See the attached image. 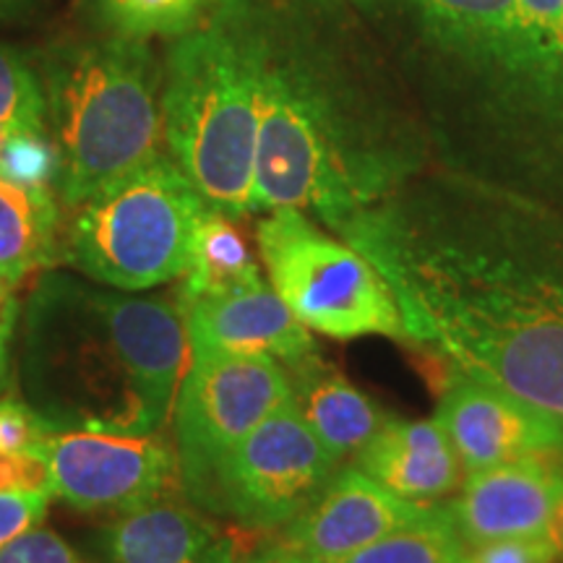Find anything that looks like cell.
Here are the masks:
<instances>
[{
	"label": "cell",
	"mask_w": 563,
	"mask_h": 563,
	"mask_svg": "<svg viewBox=\"0 0 563 563\" xmlns=\"http://www.w3.org/2000/svg\"><path fill=\"white\" fill-rule=\"evenodd\" d=\"M382 274L405 340L563 422V217L493 183L418 175L336 232Z\"/></svg>",
	"instance_id": "1"
},
{
	"label": "cell",
	"mask_w": 563,
	"mask_h": 563,
	"mask_svg": "<svg viewBox=\"0 0 563 563\" xmlns=\"http://www.w3.org/2000/svg\"><path fill=\"white\" fill-rule=\"evenodd\" d=\"M258 70L251 211L340 232L420 173V133L350 0H222Z\"/></svg>",
	"instance_id": "2"
},
{
	"label": "cell",
	"mask_w": 563,
	"mask_h": 563,
	"mask_svg": "<svg viewBox=\"0 0 563 563\" xmlns=\"http://www.w3.org/2000/svg\"><path fill=\"white\" fill-rule=\"evenodd\" d=\"M188 347L178 298L47 272L21 311L19 382L55 431L157 433L173 420Z\"/></svg>",
	"instance_id": "3"
},
{
	"label": "cell",
	"mask_w": 563,
	"mask_h": 563,
	"mask_svg": "<svg viewBox=\"0 0 563 563\" xmlns=\"http://www.w3.org/2000/svg\"><path fill=\"white\" fill-rule=\"evenodd\" d=\"M32 55L58 154L55 194L66 207L167 152L165 66L152 42L87 30L60 34Z\"/></svg>",
	"instance_id": "4"
},
{
	"label": "cell",
	"mask_w": 563,
	"mask_h": 563,
	"mask_svg": "<svg viewBox=\"0 0 563 563\" xmlns=\"http://www.w3.org/2000/svg\"><path fill=\"white\" fill-rule=\"evenodd\" d=\"M162 81L165 150L211 209L251 211L258 150V70L222 0L167 45Z\"/></svg>",
	"instance_id": "5"
},
{
	"label": "cell",
	"mask_w": 563,
	"mask_h": 563,
	"mask_svg": "<svg viewBox=\"0 0 563 563\" xmlns=\"http://www.w3.org/2000/svg\"><path fill=\"white\" fill-rule=\"evenodd\" d=\"M207 209V199L162 152L76 203L63 232V262L123 292L180 279Z\"/></svg>",
	"instance_id": "6"
},
{
	"label": "cell",
	"mask_w": 563,
	"mask_h": 563,
	"mask_svg": "<svg viewBox=\"0 0 563 563\" xmlns=\"http://www.w3.org/2000/svg\"><path fill=\"white\" fill-rule=\"evenodd\" d=\"M256 241L272 290L308 329L334 340H405L402 316L382 274L306 211L272 209L258 222Z\"/></svg>",
	"instance_id": "7"
},
{
	"label": "cell",
	"mask_w": 563,
	"mask_h": 563,
	"mask_svg": "<svg viewBox=\"0 0 563 563\" xmlns=\"http://www.w3.org/2000/svg\"><path fill=\"white\" fill-rule=\"evenodd\" d=\"M522 51L488 146V180L563 209V0H517Z\"/></svg>",
	"instance_id": "8"
},
{
	"label": "cell",
	"mask_w": 563,
	"mask_h": 563,
	"mask_svg": "<svg viewBox=\"0 0 563 563\" xmlns=\"http://www.w3.org/2000/svg\"><path fill=\"white\" fill-rule=\"evenodd\" d=\"M336 464L290 399L253 428L188 501L245 530L277 532L321 496Z\"/></svg>",
	"instance_id": "9"
},
{
	"label": "cell",
	"mask_w": 563,
	"mask_h": 563,
	"mask_svg": "<svg viewBox=\"0 0 563 563\" xmlns=\"http://www.w3.org/2000/svg\"><path fill=\"white\" fill-rule=\"evenodd\" d=\"M290 399V373L277 361L191 352L173 410L183 496L191 498L232 449Z\"/></svg>",
	"instance_id": "10"
},
{
	"label": "cell",
	"mask_w": 563,
	"mask_h": 563,
	"mask_svg": "<svg viewBox=\"0 0 563 563\" xmlns=\"http://www.w3.org/2000/svg\"><path fill=\"white\" fill-rule=\"evenodd\" d=\"M55 496L84 514L136 511L183 493L175 443L165 433L55 431L47 441Z\"/></svg>",
	"instance_id": "11"
},
{
	"label": "cell",
	"mask_w": 563,
	"mask_h": 563,
	"mask_svg": "<svg viewBox=\"0 0 563 563\" xmlns=\"http://www.w3.org/2000/svg\"><path fill=\"white\" fill-rule=\"evenodd\" d=\"M435 504L407 501L361 467L336 470L321 496L292 522L279 527L274 545L300 559H334L428 517Z\"/></svg>",
	"instance_id": "12"
},
{
	"label": "cell",
	"mask_w": 563,
	"mask_h": 563,
	"mask_svg": "<svg viewBox=\"0 0 563 563\" xmlns=\"http://www.w3.org/2000/svg\"><path fill=\"white\" fill-rule=\"evenodd\" d=\"M435 422L452 441L464 473L563 452V422L493 386L454 378Z\"/></svg>",
	"instance_id": "13"
},
{
	"label": "cell",
	"mask_w": 563,
	"mask_h": 563,
	"mask_svg": "<svg viewBox=\"0 0 563 563\" xmlns=\"http://www.w3.org/2000/svg\"><path fill=\"white\" fill-rule=\"evenodd\" d=\"M563 493V452L470 473L446 514L464 545L540 534Z\"/></svg>",
	"instance_id": "14"
},
{
	"label": "cell",
	"mask_w": 563,
	"mask_h": 563,
	"mask_svg": "<svg viewBox=\"0 0 563 563\" xmlns=\"http://www.w3.org/2000/svg\"><path fill=\"white\" fill-rule=\"evenodd\" d=\"M183 313L191 352L269 357L285 368L316 355L311 329L266 282L249 290L194 300Z\"/></svg>",
	"instance_id": "15"
},
{
	"label": "cell",
	"mask_w": 563,
	"mask_h": 563,
	"mask_svg": "<svg viewBox=\"0 0 563 563\" xmlns=\"http://www.w3.org/2000/svg\"><path fill=\"white\" fill-rule=\"evenodd\" d=\"M104 563H241L243 545L191 501L175 496L121 514L100 532Z\"/></svg>",
	"instance_id": "16"
},
{
	"label": "cell",
	"mask_w": 563,
	"mask_h": 563,
	"mask_svg": "<svg viewBox=\"0 0 563 563\" xmlns=\"http://www.w3.org/2000/svg\"><path fill=\"white\" fill-rule=\"evenodd\" d=\"M357 456V467L397 496L435 504L460 490L462 462L435 420H386Z\"/></svg>",
	"instance_id": "17"
},
{
	"label": "cell",
	"mask_w": 563,
	"mask_h": 563,
	"mask_svg": "<svg viewBox=\"0 0 563 563\" xmlns=\"http://www.w3.org/2000/svg\"><path fill=\"white\" fill-rule=\"evenodd\" d=\"M287 373L292 384V402L302 420L340 462L361 452L389 420L382 407L319 355L292 365Z\"/></svg>",
	"instance_id": "18"
},
{
	"label": "cell",
	"mask_w": 563,
	"mask_h": 563,
	"mask_svg": "<svg viewBox=\"0 0 563 563\" xmlns=\"http://www.w3.org/2000/svg\"><path fill=\"white\" fill-rule=\"evenodd\" d=\"M58 262L63 232L55 188L0 175V274L19 287L30 274Z\"/></svg>",
	"instance_id": "19"
},
{
	"label": "cell",
	"mask_w": 563,
	"mask_h": 563,
	"mask_svg": "<svg viewBox=\"0 0 563 563\" xmlns=\"http://www.w3.org/2000/svg\"><path fill=\"white\" fill-rule=\"evenodd\" d=\"M258 285H264L262 269L251 256L243 232L232 224V217L209 207L196 232L191 264L180 277L175 298L186 308L194 300L249 290Z\"/></svg>",
	"instance_id": "20"
},
{
	"label": "cell",
	"mask_w": 563,
	"mask_h": 563,
	"mask_svg": "<svg viewBox=\"0 0 563 563\" xmlns=\"http://www.w3.org/2000/svg\"><path fill=\"white\" fill-rule=\"evenodd\" d=\"M214 0H76L84 26L133 40H175L209 16Z\"/></svg>",
	"instance_id": "21"
},
{
	"label": "cell",
	"mask_w": 563,
	"mask_h": 563,
	"mask_svg": "<svg viewBox=\"0 0 563 563\" xmlns=\"http://www.w3.org/2000/svg\"><path fill=\"white\" fill-rule=\"evenodd\" d=\"M467 545L454 530L446 506H433L428 517L386 534L357 551L306 563H462Z\"/></svg>",
	"instance_id": "22"
},
{
	"label": "cell",
	"mask_w": 563,
	"mask_h": 563,
	"mask_svg": "<svg viewBox=\"0 0 563 563\" xmlns=\"http://www.w3.org/2000/svg\"><path fill=\"white\" fill-rule=\"evenodd\" d=\"M0 133L9 139H51L34 55L3 42H0Z\"/></svg>",
	"instance_id": "23"
},
{
	"label": "cell",
	"mask_w": 563,
	"mask_h": 563,
	"mask_svg": "<svg viewBox=\"0 0 563 563\" xmlns=\"http://www.w3.org/2000/svg\"><path fill=\"white\" fill-rule=\"evenodd\" d=\"M55 428L26 399L0 397V452L47 454Z\"/></svg>",
	"instance_id": "24"
},
{
	"label": "cell",
	"mask_w": 563,
	"mask_h": 563,
	"mask_svg": "<svg viewBox=\"0 0 563 563\" xmlns=\"http://www.w3.org/2000/svg\"><path fill=\"white\" fill-rule=\"evenodd\" d=\"M0 563H87L60 534L34 527L0 548Z\"/></svg>",
	"instance_id": "25"
},
{
	"label": "cell",
	"mask_w": 563,
	"mask_h": 563,
	"mask_svg": "<svg viewBox=\"0 0 563 563\" xmlns=\"http://www.w3.org/2000/svg\"><path fill=\"white\" fill-rule=\"evenodd\" d=\"M0 490L55 496L53 470L47 454L0 452Z\"/></svg>",
	"instance_id": "26"
},
{
	"label": "cell",
	"mask_w": 563,
	"mask_h": 563,
	"mask_svg": "<svg viewBox=\"0 0 563 563\" xmlns=\"http://www.w3.org/2000/svg\"><path fill=\"white\" fill-rule=\"evenodd\" d=\"M462 563H559L553 545L540 534L530 538L493 540V543L473 545L464 553Z\"/></svg>",
	"instance_id": "27"
},
{
	"label": "cell",
	"mask_w": 563,
	"mask_h": 563,
	"mask_svg": "<svg viewBox=\"0 0 563 563\" xmlns=\"http://www.w3.org/2000/svg\"><path fill=\"white\" fill-rule=\"evenodd\" d=\"M51 498L53 496H45V493L0 490V548L40 527Z\"/></svg>",
	"instance_id": "28"
},
{
	"label": "cell",
	"mask_w": 563,
	"mask_h": 563,
	"mask_svg": "<svg viewBox=\"0 0 563 563\" xmlns=\"http://www.w3.org/2000/svg\"><path fill=\"white\" fill-rule=\"evenodd\" d=\"M13 290L16 287L0 274V394L5 391V386L11 382V347L21 313L16 292Z\"/></svg>",
	"instance_id": "29"
},
{
	"label": "cell",
	"mask_w": 563,
	"mask_h": 563,
	"mask_svg": "<svg viewBox=\"0 0 563 563\" xmlns=\"http://www.w3.org/2000/svg\"><path fill=\"white\" fill-rule=\"evenodd\" d=\"M543 538L553 545V551L561 561L563 559V493L559 501H555L551 517H548V522L543 527Z\"/></svg>",
	"instance_id": "30"
},
{
	"label": "cell",
	"mask_w": 563,
	"mask_h": 563,
	"mask_svg": "<svg viewBox=\"0 0 563 563\" xmlns=\"http://www.w3.org/2000/svg\"><path fill=\"white\" fill-rule=\"evenodd\" d=\"M241 563H306V559H300V555H295L290 551H285V548L272 543L262 548V551L245 555Z\"/></svg>",
	"instance_id": "31"
},
{
	"label": "cell",
	"mask_w": 563,
	"mask_h": 563,
	"mask_svg": "<svg viewBox=\"0 0 563 563\" xmlns=\"http://www.w3.org/2000/svg\"><path fill=\"white\" fill-rule=\"evenodd\" d=\"M34 9H37V0H0V24L32 16Z\"/></svg>",
	"instance_id": "32"
}]
</instances>
